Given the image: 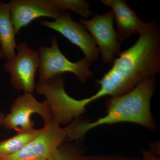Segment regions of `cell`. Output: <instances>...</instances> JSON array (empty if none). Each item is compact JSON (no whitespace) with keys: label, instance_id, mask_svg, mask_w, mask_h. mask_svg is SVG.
<instances>
[{"label":"cell","instance_id":"11","mask_svg":"<svg viewBox=\"0 0 160 160\" xmlns=\"http://www.w3.org/2000/svg\"><path fill=\"white\" fill-rule=\"evenodd\" d=\"M14 26L12 22L9 3L0 2V45L1 50L7 61L16 56V42Z\"/></svg>","mask_w":160,"mask_h":160},{"label":"cell","instance_id":"12","mask_svg":"<svg viewBox=\"0 0 160 160\" xmlns=\"http://www.w3.org/2000/svg\"><path fill=\"white\" fill-rule=\"evenodd\" d=\"M42 129L34 128L18 132L12 137L0 142V158L16 153L39 134Z\"/></svg>","mask_w":160,"mask_h":160},{"label":"cell","instance_id":"5","mask_svg":"<svg viewBox=\"0 0 160 160\" xmlns=\"http://www.w3.org/2000/svg\"><path fill=\"white\" fill-rule=\"evenodd\" d=\"M14 58L4 64L5 71L11 75L10 82L15 89L32 93L35 89V76L39 66L38 51L29 48L26 42L18 45Z\"/></svg>","mask_w":160,"mask_h":160},{"label":"cell","instance_id":"3","mask_svg":"<svg viewBox=\"0 0 160 160\" xmlns=\"http://www.w3.org/2000/svg\"><path fill=\"white\" fill-rule=\"evenodd\" d=\"M50 39V47L43 46L38 48L39 82H47L66 72L74 74L82 84L92 77L93 72L90 69V63L84 58L75 62H71L60 50L56 37H51Z\"/></svg>","mask_w":160,"mask_h":160},{"label":"cell","instance_id":"17","mask_svg":"<svg viewBox=\"0 0 160 160\" xmlns=\"http://www.w3.org/2000/svg\"><path fill=\"white\" fill-rule=\"evenodd\" d=\"M5 116L2 112H0V125H2Z\"/></svg>","mask_w":160,"mask_h":160},{"label":"cell","instance_id":"14","mask_svg":"<svg viewBox=\"0 0 160 160\" xmlns=\"http://www.w3.org/2000/svg\"><path fill=\"white\" fill-rule=\"evenodd\" d=\"M81 154L82 153L77 146L62 144L58 149L53 160H73Z\"/></svg>","mask_w":160,"mask_h":160},{"label":"cell","instance_id":"15","mask_svg":"<svg viewBox=\"0 0 160 160\" xmlns=\"http://www.w3.org/2000/svg\"><path fill=\"white\" fill-rule=\"evenodd\" d=\"M128 158L120 155H95L85 156L81 154L73 160H127Z\"/></svg>","mask_w":160,"mask_h":160},{"label":"cell","instance_id":"4","mask_svg":"<svg viewBox=\"0 0 160 160\" xmlns=\"http://www.w3.org/2000/svg\"><path fill=\"white\" fill-rule=\"evenodd\" d=\"M70 131V125L62 128L52 119L45 123L39 134L23 149L0 160H53L60 146L69 140Z\"/></svg>","mask_w":160,"mask_h":160},{"label":"cell","instance_id":"16","mask_svg":"<svg viewBox=\"0 0 160 160\" xmlns=\"http://www.w3.org/2000/svg\"><path fill=\"white\" fill-rule=\"evenodd\" d=\"M142 155V160H160L159 156L151 152L149 150L140 148Z\"/></svg>","mask_w":160,"mask_h":160},{"label":"cell","instance_id":"7","mask_svg":"<svg viewBox=\"0 0 160 160\" xmlns=\"http://www.w3.org/2000/svg\"><path fill=\"white\" fill-rule=\"evenodd\" d=\"M114 16L111 10L97 15L90 19L80 18L98 46L103 63L109 64L114 61L119 52L120 43L113 27Z\"/></svg>","mask_w":160,"mask_h":160},{"label":"cell","instance_id":"6","mask_svg":"<svg viewBox=\"0 0 160 160\" xmlns=\"http://www.w3.org/2000/svg\"><path fill=\"white\" fill-rule=\"evenodd\" d=\"M10 111L4 117L2 125L6 129H14L17 132L33 128L34 122L31 116L35 113L41 116L45 123L52 119L51 109L47 100L39 102L32 93L27 92L14 100Z\"/></svg>","mask_w":160,"mask_h":160},{"label":"cell","instance_id":"10","mask_svg":"<svg viewBox=\"0 0 160 160\" xmlns=\"http://www.w3.org/2000/svg\"><path fill=\"white\" fill-rule=\"evenodd\" d=\"M101 2L109 7L113 13L120 43L132 35L143 33L149 28L150 22L142 21L124 0H102Z\"/></svg>","mask_w":160,"mask_h":160},{"label":"cell","instance_id":"19","mask_svg":"<svg viewBox=\"0 0 160 160\" xmlns=\"http://www.w3.org/2000/svg\"><path fill=\"white\" fill-rule=\"evenodd\" d=\"M127 160H142V159L140 158H132V159H129Z\"/></svg>","mask_w":160,"mask_h":160},{"label":"cell","instance_id":"1","mask_svg":"<svg viewBox=\"0 0 160 160\" xmlns=\"http://www.w3.org/2000/svg\"><path fill=\"white\" fill-rule=\"evenodd\" d=\"M113 66L97 84L98 91L81 100L84 107L106 96H119L129 92L144 80L155 78L160 72V30L157 23L140 34L131 47L119 52Z\"/></svg>","mask_w":160,"mask_h":160},{"label":"cell","instance_id":"20","mask_svg":"<svg viewBox=\"0 0 160 160\" xmlns=\"http://www.w3.org/2000/svg\"><path fill=\"white\" fill-rule=\"evenodd\" d=\"M1 2V1H0V2Z\"/></svg>","mask_w":160,"mask_h":160},{"label":"cell","instance_id":"2","mask_svg":"<svg viewBox=\"0 0 160 160\" xmlns=\"http://www.w3.org/2000/svg\"><path fill=\"white\" fill-rule=\"evenodd\" d=\"M156 88L155 78L144 80L125 94L109 98L106 101L105 116L92 122L74 121L75 140L82 138L89 130L104 125L120 122L136 123L150 130L156 127L150 104Z\"/></svg>","mask_w":160,"mask_h":160},{"label":"cell","instance_id":"8","mask_svg":"<svg viewBox=\"0 0 160 160\" xmlns=\"http://www.w3.org/2000/svg\"><path fill=\"white\" fill-rule=\"evenodd\" d=\"M41 25L53 29L62 35L81 49L85 59L89 63L97 61L100 52L92 37L82 24L76 22L71 15L63 12L54 22L41 21Z\"/></svg>","mask_w":160,"mask_h":160},{"label":"cell","instance_id":"18","mask_svg":"<svg viewBox=\"0 0 160 160\" xmlns=\"http://www.w3.org/2000/svg\"><path fill=\"white\" fill-rule=\"evenodd\" d=\"M4 58V55H3L2 52V50H1V48H0V60L3 59Z\"/></svg>","mask_w":160,"mask_h":160},{"label":"cell","instance_id":"9","mask_svg":"<svg viewBox=\"0 0 160 160\" xmlns=\"http://www.w3.org/2000/svg\"><path fill=\"white\" fill-rule=\"evenodd\" d=\"M9 4L16 34L38 18L49 17L56 19L62 12L50 0H12Z\"/></svg>","mask_w":160,"mask_h":160},{"label":"cell","instance_id":"13","mask_svg":"<svg viewBox=\"0 0 160 160\" xmlns=\"http://www.w3.org/2000/svg\"><path fill=\"white\" fill-rule=\"evenodd\" d=\"M61 12L70 10L84 18L92 16L90 4L84 0H50Z\"/></svg>","mask_w":160,"mask_h":160}]
</instances>
